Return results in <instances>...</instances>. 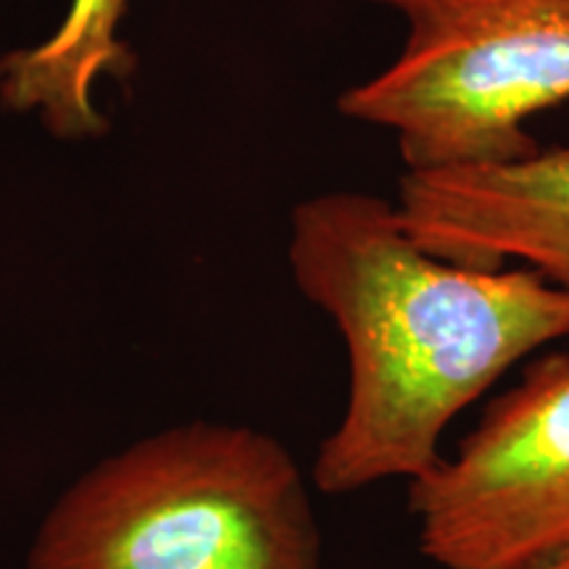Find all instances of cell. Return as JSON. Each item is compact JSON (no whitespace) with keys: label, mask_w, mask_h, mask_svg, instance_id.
<instances>
[{"label":"cell","mask_w":569,"mask_h":569,"mask_svg":"<svg viewBox=\"0 0 569 569\" xmlns=\"http://www.w3.org/2000/svg\"><path fill=\"white\" fill-rule=\"evenodd\" d=\"M130 0H71L53 38L0 59V101L13 111H40L56 138L103 134V113L90 103L98 77L130 80L134 53L119 40Z\"/></svg>","instance_id":"8992f818"},{"label":"cell","mask_w":569,"mask_h":569,"mask_svg":"<svg viewBox=\"0 0 569 569\" xmlns=\"http://www.w3.org/2000/svg\"><path fill=\"white\" fill-rule=\"evenodd\" d=\"M396 211L440 259L475 269L522 261L569 290V146L503 163L407 172Z\"/></svg>","instance_id":"5b68a950"},{"label":"cell","mask_w":569,"mask_h":569,"mask_svg":"<svg viewBox=\"0 0 569 569\" xmlns=\"http://www.w3.org/2000/svg\"><path fill=\"white\" fill-rule=\"evenodd\" d=\"M288 261L348 348L346 411L311 469L327 496L422 478L457 415L517 361L569 338L567 288L528 267L440 259L396 203L367 193L296 206Z\"/></svg>","instance_id":"6da1fadb"},{"label":"cell","mask_w":569,"mask_h":569,"mask_svg":"<svg viewBox=\"0 0 569 569\" xmlns=\"http://www.w3.org/2000/svg\"><path fill=\"white\" fill-rule=\"evenodd\" d=\"M519 569H569V543L561 546L557 551H551L549 557L532 561V565L519 567Z\"/></svg>","instance_id":"52a82bcc"},{"label":"cell","mask_w":569,"mask_h":569,"mask_svg":"<svg viewBox=\"0 0 569 569\" xmlns=\"http://www.w3.org/2000/svg\"><path fill=\"white\" fill-rule=\"evenodd\" d=\"M407 24L401 53L338 101L396 134L407 172L517 161L528 122L569 101V0H375Z\"/></svg>","instance_id":"3957f363"},{"label":"cell","mask_w":569,"mask_h":569,"mask_svg":"<svg viewBox=\"0 0 569 569\" xmlns=\"http://www.w3.org/2000/svg\"><path fill=\"white\" fill-rule=\"evenodd\" d=\"M443 569H519L569 543V356H538L451 457L409 482Z\"/></svg>","instance_id":"277c9868"},{"label":"cell","mask_w":569,"mask_h":569,"mask_svg":"<svg viewBox=\"0 0 569 569\" xmlns=\"http://www.w3.org/2000/svg\"><path fill=\"white\" fill-rule=\"evenodd\" d=\"M27 569H322V536L280 440L188 422L71 482L40 522Z\"/></svg>","instance_id":"7a4b0ae2"}]
</instances>
